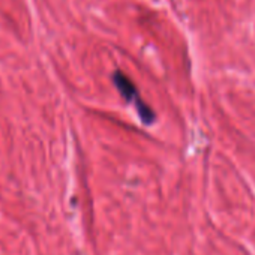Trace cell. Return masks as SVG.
<instances>
[{"instance_id": "1", "label": "cell", "mask_w": 255, "mask_h": 255, "mask_svg": "<svg viewBox=\"0 0 255 255\" xmlns=\"http://www.w3.org/2000/svg\"><path fill=\"white\" fill-rule=\"evenodd\" d=\"M113 83L116 86V89L119 90V93L122 95V98L126 101V102H131V104H137L141 98L138 95V90H137V86L128 78L123 72L120 71H116L113 74Z\"/></svg>"}]
</instances>
